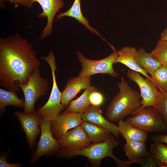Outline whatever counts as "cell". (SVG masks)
<instances>
[{
    "mask_svg": "<svg viewBox=\"0 0 167 167\" xmlns=\"http://www.w3.org/2000/svg\"><path fill=\"white\" fill-rule=\"evenodd\" d=\"M28 40L19 33L0 39V85L17 92L41 63Z\"/></svg>",
    "mask_w": 167,
    "mask_h": 167,
    "instance_id": "cell-1",
    "label": "cell"
},
{
    "mask_svg": "<svg viewBox=\"0 0 167 167\" xmlns=\"http://www.w3.org/2000/svg\"><path fill=\"white\" fill-rule=\"evenodd\" d=\"M119 92L115 95L106 111V118L116 122L123 120L141 106L140 94L132 89L122 77L118 84Z\"/></svg>",
    "mask_w": 167,
    "mask_h": 167,
    "instance_id": "cell-2",
    "label": "cell"
},
{
    "mask_svg": "<svg viewBox=\"0 0 167 167\" xmlns=\"http://www.w3.org/2000/svg\"><path fill=\"white\" fill-rule=\"evenodd\" d=\"M116 138L111 134L103 142L91 144L84 148L75 151L60 150L57 155L60 158H69L79 155L84 156L88 158L91 165L93 167L99 166L102 160L109 157L115 161L117 166L126 167V161L119 159L113 152V148L119 144Z\"/></svg>",
    "mask_w": 167,
    "mask_h": 167,
    "instance_id": "cell-3",
    "label": "cell"
},
{
    "mask_svg": "<svg viewBox=\"0 0 167 167\" xmlns=\"http://www.w3.org/2000/svg\"><path fill=\"white\" fill-rule=\"evenodd\" d=\"M41 59L45 61L51 70L53 85L49 98L47 102L37 111L40 116L45 119L52 121L65 108L61 103V94L57 84L55 71L57 67L54 52L50 51L45 57H41Z\"/></svg>",
    "mask_w": 167,
    "mask_h": 167,
    "instance_id": "cell-4",
    "label": "cell"
},
{
    "mask_svg": "<svg viewBox=\"0 0 167 167\" xmlns=\"http://www.w3.org/2000/svg\"><path fill=\"white\" fill-rule=\"evenodd\" d=\"M132 115L133 116L128 118L126 121L147 133H159L167 130L162 117L154 107L139 108Z\"/></svg>",
    "mask_w": 167,
    "mask_h": 167,
    "instance_id": "cell-5",
    "label": "cell"
},
{
    "mask_svg": "<svg viewBox=\"0 0 167 167\" xmlns=\"http://www.w3.org/2000/svg\"><path fill=\"white\" fill-rule=\"evenodd\" d=\"M48 86L49 81L41 77L39 67L34 70L26 84L19 85L24 96L23 112L28 114L35 111L36 102L40 96L47 94Z\"/></svg>",
    "mask_w": 167,
    "mask_h": 167,
    "instance_id": "cell-6",
    "label": "cell"
},
{
    "mask_svg": "<svg viewBox=\"0 0 167 167\" xmlns=\"http://www.w3.org/2000/svg\"><path fill=\"white\" fill-rule=\"evenodd\" d=\"M40 126L41 136L36 149L32 152L31 163H35L43 156L47 157L57 155L61 150L58 139L53 136L51 121L42 118Z\"/></svg>",
    "mask_w": 167,
    "mask_h": 167,
    "instance_id": "cell-7",
    "label": "cell"
},
{
    "mask_svg": "<svg viewBox=\"0 0 167 167\" xmlns=\"http://www.w3.org/2000/svg\"><path fill=\"white\" fill-rule=\"evenodd\" d=\"M113 51L112 53L107 57L98 60H92L85 57L80 52L78 51L77 54L79 61L81 63L82 69L79 76L83 77H90L95 74H107L110 76L116 77L118 75L114 70L113 64L118 56V53L112 46Z\"/></svg>",
    "mask_w": 167,
    "mask_h": 167,
    "instance_id": "cell-8",
    "label": "cell"
},
{
    "mask_svg": "<svg viewBox=\"0 0 167 167\" xmlns=\"http://www.w3.org/2000/svg\"><path fill=\"white\" fill-rule=\"evenodd\" d=\"M139 72L131 70L127 73L126 77L131 81L135 82L140 91L141 106L140 108L155 106L160 91L151 78H143Z\"/></svg>",
    "mask_w": 167,
    "mask_h": 167,
    "instance_id": "cell-9",
    "label": "cell"
},
{
    "mask_svg": "<svg viewBox=\"0 0 167 167\" xmlns=\"http://www.w3.org/2000/svg\"><path fill=\"white\" fill-rule=\"evenodd\" d=\"M58 140L61 150L68 152L81 150L92 142L81 125L68 131Z\"/></svg>",
    "mask_w": 167,
    "mask_h": 167,
    "instance_id": "cell-10",
    "label": "cell"
},
{
    "mask_svg": "<svg viewBox=\"0 0 167 167\" xmlns=\"http://www.w3.org/2000/svg\"><path fill=\"white\" fill-rule=\"evenodd\" d=\"M14 114L19 120L25 133L29 147L33 148L35 145L36 137L41 131L40 125L42 118L35 111L28 114L15 111Z\"/></svg>",
    "mask_w": 167,
    "mask_h": 167,
    "instance_id": "cell-11",
    "label": "cell"
},
{
    "mask_svg": "<svg viewBox=\"0 0 167 167\" xmlns=\"http://www.w3.org/2000/svg\"><path fill=\"white\" fill-rule=\"evenodd\" d=\"M82 114L65 111L60 113L51 122V130L53 135L59 139L70 129L80 125L83 122Z\"/></svg>",
    "mask_w": 167,
    "mask_h": 167,
    "instance_id": "cell-12",
    "label": "cell"
},
{
    "mask_svg": "<svg viewBox=\"0 0 167 167\" xmlns=\"http://www.w3.org/2000/svg\"><path fill=\"white\" fill-rule=\"evenodd\" d=\"M32 2H37L40 5L42 12L38 15V17H47V23L44 28L42 34L40 37L41 40L49 36L52 32L54 18L59 10L62 8L64 2L63 0H32Z\"/></svg>",
    "mask_w": 167,
    "mask_h": 167,
    "instance_id": "cell-13",
    "label": "cell"
},
{
    "mask_svg": "<svg viewBox=\"0 0 167 167\" xmlns=\"http://www.w3.org/2000/svg\"><path fill=\"white\" fill-rule=\"evenodd\" d=\"M83 121L89 122L108 130L116 138L120 133L118 126L111 122L102 115L99 106L92 105L82 114Z\"/></svg>",
    "mask_w": 167,
    "mask_h": 167,
    "instance_id": "cell-14",
    "label": "cell"
},
{
    "mask_svg": "<svg viewBox=\"0 0 167 167\" xmlns=\"http://www.w3.org/2000/svg\"><path fill=\"white\" fill-rule=\"evenodd\" d=\"M91 77L78 76L71 78L67 81L61 94V103L65 108L68 106L70 101L81 90L91 86Z\"/></svg>",
    "mask_w": 167,
    "mask_h": 167,
    "instance_id": "cell-15",
    "label": "cell"
},
{
    "mask_svg": "<svg viewBox=\"0 0 167 167\" xmlns=\"http://www.w3.org/2000/svg\"><path fill=\"white\" fill-rule=\"evenodd\" d=\"M137 50L134 47L125 46L117 51L118 56L114 64L120 63L124 64L131 70L139 72L145 77L151 78L146 71L136 62L135 57Z\"/></svg>",
    "mask_w": 167,
    "mask_h": 167,
    "instance_id": "cell-16",
    "label": "cell"
},
{
    "mask_svg": "<svg viewBox=\"0 0 167 167\" xmlns=\"http://www.w3.org/2000/svg\"><path fill=\"white\" fill-rule=\"evenodd\" d=\"M123 149L129 160L137 161L151 156L150 153L146 149L145 142L141 141H126L124 145Z\"/></svg>",
    "mask_w": 167,
    "mask_h": 167,
    "instance_id": "cell-17",
    "label": "cell"
},
{
    "mask_svg": "<svg viewBox=\"0 0 167 167\" xmlns=\"http://www.w3.org/2000/svg\"><path fill=\"white\" fill-rule=\"evenodd\" d=\"M118 126L120 133L126 141L137 140L145 142L148 137L147 133L123 120L118 122Z\"/></svg>",
    "mask_w": 167,
    "mask_h": 167,
    "instance_id": "cell-18",
    "label": "cell"
},
{
    "mask_svg": "<svg viewBox=\"0 0 167 167\" xmlns=\"http://www.w3.org/2000/svg\"><path fill=\"white\" fill-rule=\"evenodd\" d=\"M80 2L81 0H75L72 5L68 10L57 15L56 20H58L64 16L74 18L83 24L90 32L99 35L104 40V39L101 36L98 31L92 28L89 24V21L83 15L81 10Z\"/></svg>",
    "mask_w": 167,
    "mask_h": 167,
    "instance_id": "cell-19",
    "label": "cell"
},
{
    "mask_svg": "<svg viewBox=\"0 0 167 167\" xmlns=\"http://www.w3.org/2000/svg\"><path fill=\"white\" fill-rule=\"evenodd\" d=\"M97 90L95 87L91 86L85 89L81 95L70 102L65 111L83 114L91 105L89 100L90 94Z\"/></svg>",
    "mask_w": 167,
    "mask_h": 167,
    "instance_id": "cell-20",
    "label": "cell"
},
{
    "mask_svg": "<svg viewBox=\"0 0 167 167\" xmlns=\"http://www.w3.org/2000/svg\"><path fill=\"white\" fill-rule=\"evenodd\" d=\"M135 59L136 63L151 75L162 65L142 47L137 50Z\"/></svg>",
    "mask_w": 167,
    "mask_h": 167,
    "instance_id": "cell-21",
    "label": "cell"
},
{
    "mask_svg": "<svg viewBox=\"0 0 167 167\" xmlns=\"http://www.w3.org/2000/svg\"><path fill=\"white\" fill-rule=\"evenodd\" d=\"M81 125L88 137L93 143L105 141L111 134L107 130L89 122L83 121Z\"/></svg>",
    "mask_w": 167,
    "mask_h": 167,
    "instance_id": "cell-22",
    "label": "cell"
},
{
    "mask_svg": "<svg viewBox=\"0 0 167 167\" xmlns=\"http://www.w3.org/2000/svg\"><path fill=\"white\" fill-rule=\"evenodd\" d=\"M8 105H13L20 108L25 106V100L18 97L16 92L0 89V112L2 116L5 108Z\"/></svg>",
    "mask_w": 167,
    "mask_h": 167,
    "instance_id": "cell-23",
    "label": "cell"
},
{
    "mask_svg": "<svg viewBox=\"0 0 167 167\" xmlns=\"http://www.w3.org/2000/svg\"><path fill=\"white\" fill-rule=\"evenodd\" d=\"M151 155L157 165L167 167V146L162 143L154 142L150 148Z\"/></svg>",
    "mask_w": 167,
    "mask_h": 167,
    "instance_id": "cell-24",
    "label": "cell"
},
{
    "mask_svg": "<svg viewBox=\"0 0 167 167\" xmlns=\"http://www.w3.org/2000/svg\"><path fill=\"white\" fill-rule=\"evenodd\" d=\"M151 79L160 91L167 93V66L162 65L151 75Z\"/></svg>",
    "mask_w": 167,
    "mask_h": 167,
    "instance_id": "cell-25",
    "label": "cell"
},
{
    "mask_svg": "<svg viewBox=\"0 0 167 167\" xmlns=\"http://www.w3.org/2000/svg\"><path fill=\"white\" fill-rule=\"evenodd\" d=\"M149 54L162 65L167 66V41L160 39L155 48Z\"/></svg>",
    "mask_w": 167,
    "mask_h": 167,
    "instance_id": "cell-26",
    "label": "cell"
},
{
    "mask_svg": "<svg viewBox=\"0 0 167 167\" xmlns=\"http://www.w3.org/2000/svg\"><path fill=\"white\" fill-rule=\"evenodd\" d=\"M154 107L162 117L167 130V93L160 91Z\"/></svg>",
    "mask_w": 167,
    "mask_h": 167,
    "instance_id": "cell-27",
    "label": "cell"
},
{
    "mask_svg": "<svg viewBox=\"0 0 167 167\" xmlns=\"http://www.w3.org/2000/svg\"><path fill=\"white\" fill-rule=\"evenodd\" d=\"M89 100L92 105L99 106L103 103L104 98L103 95L97 90L91 93Z\"/></svg>",
    "mask_w": 167,
    "mask_h": 167,
    "instance_id": "cell-28",
    "label": "cell"
},
{
    "mask_svg": "<svg viewBox=\"0 0 167 167\" xmlns=\"http://www.w3.org/2000/svg\"><path fill=\"white\" fill-rule=\"evenodd\" d=\"M5 2L12 3L15 7L20 4L27 8H31L33 3L32 0H0V6L2 8H4L5 7L4 4Z\"/></svg>",
    "mask_w": 167,
    "mask_h": 167,
    "instance_id": "cell-29",
    "label": "cell"
},
{
    "mask_svg": "<svg viewBox=\"0 0 167 167\" xmlns=\"http://www.w3.org/2000/svg\"><path fill=\"white\" fill-rule=\"evenodd\" d=\"M7 156L5 154H2L0 156V167H20L23 165V163H11L7 162Z\"/></svg>",
    "mask_w": 167,
    "mask_h": 167,
    "instance_id": "cell-30",
    "label": "cell"
},
{
    "mask_svg": "<svg viewBox=\"0 0 167 167\" xmlns=\"http://www.w3.org/2000/svg\"><path fill=\"white\" fill-rule=\"evenodd\" d=\"M152 139L154 142L165 143L167 144V135H157L153 136Z\"/></svg>",
    "mask_w": 167,
    "mask_h": 167,
    "instance_id": "cell-31",
    "label": "cell"
},
{
    "mask_svg": "<svg viewBox=\"0 0 167 167\" xmlns=\"http://www.w3.org/2000/svg\"><path fill=\"white\" fill-rule=\"evenodd\" d=\"M160 39L167 41V27L161 32Z\"/></svg>",
    "mask_w": 167,
    "mask_h": 167,
    "instance_id": "cell-32",
    "label": "cell"
}]
</instances>
